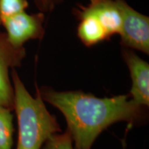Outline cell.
Segmentation results:
<instances>
[{
	"label": "cell",
	"instance_id": "cell-1",
	"mask_svg": "<svg viewBox=\"0 0 149 149\" xmlns=\"http://www.w3.org/2000/svg\"><path fill=\"white\" fill-rule=\"evenodd\" d=\"M39 92L44 101L64 115L74 149H91L99 135L114 123L137 125L146 118V107L136 104L129 95L100 98L81 91L61 92L49 88Z\"/></svg>",
	"mask_w": 149,
	"mask_h": 149
},
{
	"label": "cell",
	"instance_id": "cell-2",
	"mask_svg": "<svg viewBox=\"0 0 149 149\" xmlns=\"http://www.w3.org/2000/svg\"><path fill=\"white\" fill-rule=\"evenodd\" d=\"M14 91V110L17 119L16 149H42L52 135L61 132L56 117L46 109L39 89L33 97L15 70L11 73Z\"/></svg>",
	"mask_w": 149,
	"mask_h": 149
},
{
	"label": "cell",
	"instance_id": "cell-3",
	"mask_svg": "<svg viewBox=\"0 0 149 149\" xmlns=\"http://www.w3.org/2000/svg\"><path fill=\"white\" fill-rule=\"evenodd\" d=\"M122 13L121 44L149 54V17L137 12L125 0H115Z\"/></svg>",
	"mask_w": 149,
	"mask_h": 149
},
{
	"label": "cell",
	"instance_id": "cell-4",
	"mask_svg": "<svg viewBox=\"0 0 149 149\" xmlns=\"http://www.w3.org/2000/svg\"><path fill=\"white\" fill-rule=\"evenodd\" d=\"M43 13L29 15L25 11L8 17L1 23L6 31V40L13 47L21 48L29 40L41 39L44 33Z\"/></svg>",
	"mask_w": 149,
	"mask_h": 149
},
{
	"label": "cell",
	"instance_id": "cell-5",
	"mask_svg": "<svg viewBox=\"0 0 149 149\" xmlns=\"http://www.w3.org/2000/svg\"><path fill=\"white\" fill-rule=\"evenodd\" d=\"M24 55L21 48L13 47L6 39L0 38V106L14 110V91L9 69L20 64Z\"/></svg>",
	"mask_w": 149,
	"mask_h": 149
},
{
	"label": "cell",
	"instance_id": "cell-6",
	"mask_svg": "<svg viewBox=\"0 0 149 149\" xmlns=\"http://www.w3.org/2000/svg\"><path fill=\"white\" fill-rule=\"evenodd\" d=\"M124 60L129 69L132 80L130 97L136 104L149 106V65L131 50H124Z\"/></svg>",
	"mask_w": 149,
	"mask_h": 149
},
{
	"label": "cell",
	"instance_id": "cell-7",
	"mask_svg": "<svg viewBox=\"0 0 149 149\" xmlns=\"http://www.w3.org/2000/svg\"><path fill=\"white\" fill-rule=\"evenodd\" d=\"M78 10L94 16L102 24L109 37L120 34L122 17L115 0H90L88 5L81 6Z\"/></svg>",
	"mask_w": 149,
	"mask_h": 149
},
{
	"label": "cell",
	"instance_id": "cell-8",
	"mask_svg": "<svg viewBox=\"0 0 149 149\" xmlns=\"http://www.w3.org/2000/svg\"><path fill=\"white\" fill-rule=\"evenodd\" d=\"M79 18L77 35L81 42L86 46H92L109 38L100 22L92 15L77 10Z\"/></svg>",
	"mask_w": 149,
	"mask_h": 149
},
{
	"label": "cell",
	"instance_id": "cell-9",
	"mask_svg": "<svg viewBox=\"0 0 149 149\" xmlns=\"http://www.w3.org/2000/svg\"><path fill=\"white\" fill-rule=\"evenodd\" d=\"M14 131L12 111L0 106V149H12Z\"/></svg>",
	"mask_w": 149,
	"mask_h": 149
},
{
	"label": "cell",
	"instance_id": "cell-10",
	"mask_svg": "<svg viewBox=\"0 0 149 149\" xmlns=\"http://www.w3.org/2000/svg\"><path fill=\"white\" fill-rule=\"evenodd\" d=\"M27 0H0V21L25 11Z\"/></svg>",
	"mask_w": 149,
	"mask_h": 149
},
{
	"label": "cell",
	"instance_id": "cell-11",
	"mask_svg": "<svg viewBox=\"0 0 149 149\" xmlns=\"http://www.w3.org/2000/svg\"><path fill=\"white\" fill-rule=\"evenodd\" d=\"M42 149H74L71 135L68 130L64 133H56L44 143Z\"/></svg>",
	"mask_w": 149,
	"mask_h": 149
},
{
	"label": "cell",
	"instance_id": "cell-12",
	"mask_svg": "<svg viewBox=\"0 0 149 149\" xmlns=\"http://www.w3.org/2000/svg\"><path fill=\"white\" fill-rule=\"evenodd\" d=\"M61 0H36L38 8L43 12H51L53 10L57 5L60 3Z\"/></svg>",
	"mask_w": 149,
	"mask_h": 149
}]
</instances>
